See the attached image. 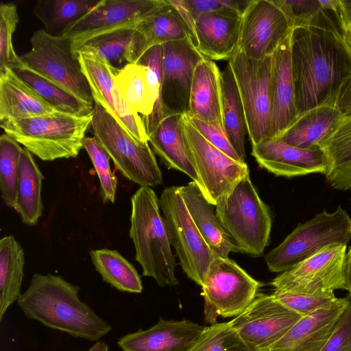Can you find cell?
<instances>
[{
    "mask_svg": "<svg viewBox=\"0 0 351 351\" xmlns=\"http://www.w3.org/2000/svg\"><path fill=\"white\" fill-rule=\"evenodd\" d=\"M222 120L225 132L241 160L245 162V136L248 135L243 106L234 75L228 64L221 71Z\"/></svg>",
    "mask_w": 351,
    "mask_h": 351,
    "instance_id": "32",
    "label": "cell"
},
{
    "mask_svg": "<svg viewBox=\"0 0 351 351\" xmlns=\"http://www.w3.org/2000/svg\"><path fill=\"white\" fill-rule=\"evenodd\" d=\"M272 295L281 304L302 317L331 304L337 298L335 293L310 295L274 291Z\"/></svg>",
    "mask_w": 351,
    "mask_h": 351,
    "instance_id": "45",
    "label": "cell"
},
{
    "mask_svg": "<svg viewBox=\"0 0 351 351\" xmlns=\"http://www.w3.org/2000/svg\"><path fill=\"white\" fill-rule=\"evenodd\" d=\"M135 26L146 38L149 48L181 40H191L194 44L191 34L169 0H162L158 7Z\"/></svg>",
    "mask_w": 351,
    "mask_h": 351,
    "instance_id": "35",
    "label": "cell"
},
{
    "mask_svg": "<svg viewBox=\"0 0 351 351\" xmlns=\"http://www.w3.org/2000/svg\"><path fill=\"white\" fill-rule=\"evenodd\" d=\"M294 27L332 32L344 38L348 25L341 0H276Z\"/></svg>",
    "mask_w": 351,
    "mask_h": 351,
    "instance_id": "27",
    "label": "cell"
},
{
    "mask_svg": "<svg viewBox=\"0 0 351 351\" xmlns=\"http://www.w3.org/2000/svg\"><path fill=\"white\" fill-rule=\"evenodd\" d=\"M221 99V71L214 61L204 57L194 71L186 114L224 130Z\"/></svg>",
    "mask_w": 351,
    "mask_h": 351,
    "instance_id": "25",
    "label": "cell"
},
{
    "mask_svg": "<svg viewBox=\"0 0 351 351\" xmlns=\"http://www.w3.org/2000/svg\"><path fill=\"white\" fill-rule=\"evenodd\" d=\"M101 0H39L33 13L44 25L45 31L53 36H62L78 20Z\"/></svg>",
    "mask_w": 351,
    "mask_h": 351,
    "instance_id": "36",
    "label": "cell"
},
{
    "mask_svg": "<svg viewBox=\"0 0 351 351\" xmlns=\"http://www.w3.org/2000/svg\"><path fill=\"white\" fill-rule=\"evenodd\" d=\"M291 67L298 117L318 106H334L351 74V51L336 34L294 27L290 35Z\"/></svg>",
    "mask_w": 351,
    "mask_h": 351,
    "instance_id": "1",
    "label": "cell"
},
{
    "mask_svg": "<svg viewBox=\"0 0 351 351\" xmlns=\"http://www.w3.org/2000/svg\"><path fill=\"white\" fill-rule=\"evenodd\" d=\"M347 245L326 246L312 256L280 273L271 285L274 291L326 295L346 289L344 265Z\"/></svg>",
    "mask_w": 351,
    "mask_h": 351,
    "instance_id": "13",
    "label": "cell"
},
{
    "mask_svg": "<svg viewBox=\"0 0 351 351\" xmlns=\"http://www.w3.org/2000/svg\"><path fill=\"white\" fill-rule=\"evenodd\" d=\"M302 317L271 294H257L232 326L254 351H267Z\"/></svg>",
    "mask_w": 351,
    "mask_h": 351,
    "instance_id": "15",
    "label": "cell"
},
{
    "mask_svg": "<svg viewBox=\"0 0 351 351\" xmlns=\"http://www.w3.org/2000/svg\"><path fill=\"white\" fill-rule=\"evenodd\" d=\"M91 127L94 137L127 179L140 186L152 187L162 182V172L149 143H140L135 141L96 103Z\"/></svg>",
    "mask_w": 351,
    "mask_h": 351,
    "instance_id": "7",
    "label": "cell"
},
{
    "mask_svg": "<svg viewBox=\"0 0 351 351\" xmlns=\"http://www.w3.org/2000/svg\"><path fill=\"white\" fill-rule=\"evenodd\" d=\"M343 40L351 51V22L348 24L346 28Z\"/></svg>",
    "mask_w": 351,
    "mask_h": 351,
    "instance_id": "54",
    "label": "cell"
},
{
    "mask_svg": "<svg viewBox=\"0 0 351 351\" xmlns=\"http://www.w3.org/2000/svg\"><path fill=\"white\" fill-rule=\"evenodd\" d=\"M159 205L180 265L189 278L202 286L210 262L217 254L191 219L179 186L165 188L159 198Z\"/></svg>",
    "mask_w": 351,
    "mask_h": 351,
    "instance_id": "11",
    "label": "cell"
},
{
    "mask_svg": "<svg viewBox=\"0 0 351 351\" xmlns=\"http://www.w3.org/2000/svg\"><path fill=\"white\" fill-rule=\"evenodd\" d=\"M162 0H101L62 35L69 38L73 53L88 39L121 27L135 25L158 7Z\"/></svg>",
    "mask_w": 351,
    "mask_h": 351,
    "instance_id": "18",
    "label": "cell"
},
{
    "mask_svg": "<svg viewBox=\"0 0 351 351\" xmlns=\"http://www.w3.org/2000/svg\"><path fill=\"white\" fill-rule=\"evenodd\" d=\"M343 117L335 106H318L300 115L276 138L302 149L320 147L321 143L334 132Z\"/></svg>",
    "mask_w": 351,
    "mask_h": 351,
    "instance_id": "29",
    "label": "cell"
},
{
    "mask_svg": "<svg viewBox=\"0 0 351 351\" xmlns=\"http://www.w3.org/2000/svg\"><path fill=\"white\" fill-rule=\"evenodd\" d=\"M170 3L177 10L180 16H181L184 24L189 30L193 37L194 45L196 47L197 41L195 37V19L190 12L186 0H169Z\"/></svg>",
    "mask_w": 351,
    "mask_h": 351,
    "instance_id": "50",
    "label": "cell"
},
{
    "mask_svg": "<svg viewBox=\"0 0 351 351\" xmlns=\"http://www.w3.org/2000/svg\"><path fill=\"white\" fill-rule=\"evenodd\" d=\"M348 24L351 22V0H341Z\"/></svg>",
    "mask_w": 351,
    "mask_h": 351,
    "instance_id": "52",
    "label": "cell"
},
{
    "mask_svg": "<svg viewBox=\"0 0 351 351\" xmlns=\"http://www.w3.org/2000/svg\"><path fill=\"white\" fill-rule=\"evenodd\" d=\"M162 80L161 107L163 118L186 114L195 69L204 58L191 40L171 41L162 44Z\"/></svg>",
    "mask_w": 351,
    "mask_h": 351,
    "instance_id": "16",
    "label": "cell"
},
{
    "mask_svg": "<svg viewBox=\"0 0 351 351\" xmlns=\"http://www.w3.org/2000/svg\"><path fill=\"white\" fill-rule=\"evenodd\" d=\"M43 175L36 165L33 154L23 148L19 165L16 210L22 222L33 226L42 216L43 204L41 188Z\"/></svg>",
    "mask_w": 351,
    "mask_h": 351,
    "instance_id": "33",
    "label": "cell"
},
{
    "mask_svg": "<svg viewBox=\"0 0 351 351\" xmlns=\"http://www.w3.org/2000/svg\"><path fill=\"white\" fill-rule=\"evenodd\" d=\"M84 148L88 153L99 180L103 200L105 202L114 203L117 178L110 169V156L95 137H85Z\"/></svg>",
    "mask_w": 351,
    "mask_h": 351,
    "instance_id": "44",
    "label": "cell"
},
{
    "mask_svg": "<svg viewBox=\"0 0 351 351\" xmlns=\"http://www.w3.org/2000/svg\"><path fill=\"white\" fill-rule=\"evenodd\" d=\"M130 237L135 248V259L143 275L154 278L159 286H175L176 266L159 199L148 186H140L131 199Z\"/></svg>",
    "mask_w": 351,
    "mask_h": 351,
    "instance_id": "3",
    "label": "cell"
},
{
    "mask_svg": "<svg viewBox=\"0 0 351 351\" xmlns=\"http://www.w3.org/2000/svg\"><path fill=\"white\" fill-rule=\"evenodd\" d=\"M250 1L186 0L187 7L195 19L202 14L227 12L241 15Z\"/></svg>",
    "mask_w": 351,
    "mask_h": 351,
    "instance_id": "46",
    "label": "cell"
},
{
    "mask_svg": "<svg viewBox=\"0 0 351 351\" xmlns=\"http://www.w3.org/2000/svg\"><path fill=\"white\" fill-rule=\"evenodd\" d=\"M290 35L271 56V118L269 138H278L298 117L295 101Z\"/></svg>",
    "mask_w": 351,
    "mask_h": 351,
    "instance_id": "22",
    "label": "cell"
},
{
    "mask_svg": "<svg viewBox=\"0 0 351 351\" xmlns=\"http://www.w3.org/2000/svg\"><path fill=\"white\" fill-rule=\"evenodd\" d=\"M19 22L16 5L12 3L0 5V72L24 64L14 51L12 34Z\"/></svg>",
    "mask_w": 351,
    "mask_h": 351,
    "instance_id": "43",
    "label": "cell"
},
{
    "mask_svg": "<svg viewBox=\"0 0 351 351\" xmlns=\"http://www.w3.org/2000/svg\"><path fill=\"white\" fill-rule=\"evenodd\" d=\"M334 106L343 117H351V74L340 86Z\"/></svg>",
    "mask_w": 351,
    "mask_h": 351,
    "instance_id": "49",
    "label": "cell"
},
{
    "mask_svg": "<svg viewBox=\"0 0 351 351\" xmlns=\"http://www.w3.org/2000/svg\"><path fill=\"white\" fill-rule=\"evenodd\" d=\"M79 291L61 276L34 274L17 304L28 319L74 337L98 341L112 326L80 300Z\"/></svg>",
    "mask_w": 351,
    "mask_h": 351,
    "instance_id": "2",
    "label": "cell"
},
{
    "mask_svg": "<svg viewBox=\"0 0 351 351\" xmlns=\"http://www.w3.org/2000/svg\"><path fill=\"white\" fill-rule=\"evenodd\" d=\"M135 25L121 27L95 36L85 41L77 54L99 58L117 70L136 64L149 47L146 38Z\"/></svg>",
    "mask_w": 351,
    "mask_h": 351,
    "instance_id": "24",
    "label": "cell"
},
{
    "mask_svg": "<svg viewBox=\"0 0 351 351\" xmlns=\"http://www.w3.org/2000/svg\"><path fill=\"white\" fill-rule=\"evenodd\" d=\"M57 112L60 111L45 101L12 69L7 68L0 72V120Z\"/></svg>",
    "mask_w": 351,
    "mask_h": 351,
    "instance_id": "28",
    "label": "cell"
},
{
    "mask_svg": "<svg viewBox=\"0 0 351 351\" xmlns=\"http://www.w3.org/2000/svg\"><path fill=\"white\" fill-rule=\"evenodd\" d=\"M215 207L237 251L252 257L262 256L269 241L272 221L270 210L252 184L250 173Z\"/></svg>",
    "mask_w": 351,
    "mask_h": 351,
    "instance_id": "5",
    "label": "cell"
},
{
    "mask_svg": "<svg viewBox=\"0 0 351 351\" xmlns=\"http://www.w3.org/2000/svg\"><path fill=\"white\" fill-rule=\"evenodd\" d=\"M90 256L104 281L121 291L142 292L143 285L136 269L117 250H93Z\"/></svg>",
    "mask_w": 351,
    "mask_h": 351,
    "instance_id": "38",
    "label": "cell"
},
{
    "mask_svg": "<svg viewBox=\"0 0 351 351\" xmlns=\"http://www.w3.org/2000/svg\"><path fill=\"white\" fill-rule=\"evenodd\" d=\"M349 302L348 296L337 298L331 304L302 317L267 351H320Z\"/></svg>",
    "mask_w": 351,
    "mask_h": 351,
    "instance_id": "20",
    "label": "cell"
},
{
    "mask_svg": "<svg viewBox=\"0 0 351 351\" xmlns=\"http://www.w3.org/2000/svg\"><path fill=\"white\" fill-rule=\"evenodd\" d=\"M187 116V115H186ZM188 117V116H187ZM190 122L195 129L214 147L238 162L241 160L234 148L229 141L225 130L215 127L197 119L189 117Z\"/></svg>",
    "mask_w": 351,
    "mask_h": 351,
    "instance_id": "47",
    "label": "cell"
},
{
    "mask_svg": "<svg viewBox=\"0 0 351 351\" xmlns=\"http://www.w3.org/2000/svg\"><path fill=\"white\" fill-rule=\"evenodd\" d=\"M179 190L191 219L212 251L225 258L232 252H238L217 217L215 206L208 202L197 184L191 181L179 186Z\"/></svg>",
    "mask_w": 351,
    "mask_h": 351,
    "instance_id": "26",
    "label": "cell"
},
{
    "mask_svg": "<svg viewBox=\"0 0 351 351\" xmlns=\"http://www.w3.org/2000/svg\"><path fill=\"white\" fill-rule=\"evenodd\" d=\"M344 276L346 290L348 292V297L351 300V247L347 252L345 265Z\"/></svg>",
    "mask_w": 351,
    "mask_h": 351,
    "instance_id": "51",
    "label": "cell"
},
{
    "mask_svg": "<svg viewBox=\"0 0 351 351\" xmlns=\"http://www.w3.org/2000/svg\"><path fill=\"white\" fill-rule=\"evenodd\" d=\"M30 44V50L20 56L26 66L59 84L82 101L94 106L90 85L69 38L53 36L40 29L32 34Z\"/></svg>",
    "mask_w": 351,
    "mask_h": 351,
    "instance_id": "9",
    "label": "cell"
},
{
    "mask_svg": "<svg viewBox=\"0 0 351 351\" xmlns=\"http://www.w3.org/2000/svg\"><path fill=\"white\" fill-rule=\"evenodd\" d=\"M114 84L129 108L142 119L153 111L154 100L148 81L146 66L130 64L119 70Z\"/></svg>",
    "mask_w": 351,
    "mask_h": 351,
    "instance_id": "39",
    "label": "cell"
},
{
    "mask_svg": "<svg viewBox=\"0 0 351 351\" xmlns=\"http://www.w3.org/2000/svg\"><path fill=\"white\" fill-rule=\"evenodd\" d=\"M87 351H108V346L104 341H97Z\"/></svg>",
    "mask_w": 351,
    "mask_h": 351,
    "instance_id": "53",
    "label": "cell"
},
{
    "mask_svg": "<svg viewBox=\"0 0 351 351\" xmlns=\"http://www.w3.org/2000/svg\"><path fill=\"white\" fill-rule=\"evenodd\" d=\"M243 106L252 145L269 138L271 56L262 60L238 51L229 60Z\"/></svg>",
    "mask_w": 351,
    "mask_h": 351,
    "instance_id": "12",
    "label": "cell"
},
{
    "mask_svg": "<svg viewBox=\"0 0 351 351\" xmlns=\"http://www.w3.org/2000/svg\"><path fill=\"white\" fill-rule=\"evenodd\" d=\"M204 328L190 320L160 318L147 330L123 335L117 344L123 351H189Z\"/></svg>",
    "mask_w": 351,
    "mask_h": 351,
    "instance_id": "21",
    "label": "cell"
},
{
    "mask_svg": "<svg viewBox=\"0 0 351 351\" xmlns=\"http://www.w3.org/2000/svg\"><path fill=\"white\" fill-rule=\"evenodd\" d=\"M241 15L202 14L195 19L196 48L210 60H231L238 51Z\"/></svg>",
    "mask_w": 351,
    "mask_h": 351,
    "instance_id": "23",
    "label": "cell"
},
{
    "mask_svg": "<svg viewBox=\"0 0 351 351\" xmlns=\"http://www.w3.org/2000/svg\"><path fill=\"white\" fill-rule=\"evenodd\" d=\"M23 148L6 134L0 136V190L6 206L16 209L20 159Z\"/></svg>",
    "mask_w": 351,
    "mask_h": 351,
    "instance_id": "40",
    "label": "cell"
},
{
    "mask_svg": "<svg viewBox=\"0 0 351 351\" xmlns=\"http://www.w3.org/2000/svg\"><path fill=\"white\" fill-rule=\"evenodd\" d=\"M78 56L95 103L102 106L135 141L149 143L141 116L129 108L115 86L114 77L119 70L99 58L82 53Z\"/></svg>",
    "mask_w": 351,
    "mask_h": 351,
    "instance_id": "17",
    "label": "cell"
},
{
    "mask_svg": "<svg viewBox=\"0 0 351 351\" xmlns=\"http://www.w3.org/2000/svg\"><path fill=\"white\" fill-rule=\"evenodd\" d=\"M12 70L57 110L77 116L93 114L94 106L82 101L59 84L32 70L25 64Z\"/></svg>",
    "mask_w": 351,
    "mask_h": 351,
    "instance_id": "37",
    "label": "cell"
},
{
    "mask_svg": "<svg viewBox=\"0 0 351 351\" xmlns=\"http://www.w3.org/2000/svg\"><path fill=\"white\" fill-rule=\"evenodd\" d=\"M261 286L229 257L215 255L201 286L204 320L213 324L219 316H238L253 302Z\"/></svg>",
    "mask_w": 351,
    "mask_h": 351,
    "instance_id": "8",
    "label": "cell"
},
{
    "mask_svg": "<svg viewBox=\"0 0 351 351\" xmlns=\"http://www.w3.org/2000/svg\"><path fill=\"white\" fill-rule=\"evenodd\" d=\"M25 264L24 252L14 236L0 241V321L20 298Z\"/></svg>",
    "mask_w": 351,
    "mask_h": 351,
    "instance_id": "34",
    "label": "cell"
},
{
    "mask_svg": "<svg viewBox=\"0 0 351 351\" xmlns=\"http://www.w3.org/2000/svg\"><path fill=\"white\" fill-rule=\"evenodd\" d=\"M137 64L145 66L147 69L148 81L154 100L152 112L143 119L149 138L163 119L160 101L162 80V45L149 47L141 57Z\"/></svg>",
    "mask_w": 351,
    "mask_h": 351,
    "instance_id": "41",
    "label": "cell"
},
{
    "mask_svg": "<svg viewBox=\"0 0 351 351\" xmlns=\"http://www.w3.org/2000/svg\"><path fill=\"white\" fill-rule=\"evenodd\" d=\"M182 125L185 143L197 178L195 183L208 202L215 206L250 173L248 166L211 145L186 114L182 117Z\"/></svg>",
    "mask_w": 351,
    "mask_h": 351,
    "instance_id": "10",
    "label": "cell"
},
{
    "mask_svg": "<svg viewBox=\"0 0 351 351\" xmlns=\"http://www.w3.org/2000/svg\"><path fill=\"white\" fill-rule=\"evenodd\" d=\"M293 28L276 0L250 1L241 17L238 51L254 60L271 56Z\"/></svg>",
    "mask_w": 351,
    "mask_h": 351,
    "instance_id": "14",
    "label": "cell"
},
{
    "mask_svg": "<svg viewBox=\"0 0 351 351\" xmlns=\"http://www.w3.org/2000/svg\"><path fill=\"white\" fill-rule=\"evenodd\" d=\"M319 147L328 160L324 174L328 183L335 189L351 190V117H343Z\"/></svg>",
    "mask_w": 351,
    "mask_h": 351,
    "instance_id": "31",
    "label": "cell"
},
{
    "mask_svg": "<svg viewBox=\"0 0 351 351\" xmlns=\"http://www.w3.org/2000/svg\"><path fill=\"white\" fill-rule=\"evenodd\" d=\"M351 240V217L338 206L332 213L324 210L299 223L278 246L265 256L271 272H284L326 246L346 245Z\"/></svg>",
    "mask_w": 351,
    "mask_h": 351,
    "instance_id": "6",
    "label": "cell"
},
{
    "mask_svg": "<svg viewBox=\"0 0 351 351\" xmlns=\"http://www.w3.org/2000/svg\"><path fill=\"white\" fill-rule=\"evenodd\" d=\"M252 155L259 165L277 176L325 174L328 167L326 156L321 147L302 149L276 138L253 145Z\"/></svg>",
    "mask_w": 351,
    "mask_h": 351,
    "instance_id": "19",
    "label": "cell"
},
{
    "mask_svg": "<svg viewBox=\"0 0 351 351\" xmlns=\"http://www.w3.org/2000/svg\"><path fill=\"white\" fill-rule=\"evenodd\" d=\"M93 114L57 112L29 118L0 120L5 134L44 161L75 158L84 147Z\"/></svg>",
    "mask_w": 351,
    "mask_h": 351,
    "instance_id": "4",
    "label": "cell"
},
{
    "mask_svg": "<svg viewBox=\"0 0 351 351\" xmlns=\"http://www.w3.org/2000/svg\"><path fill=\"white\" fill-rule=\"evenodd\" d=\"M182 117L175 114L164 117L149 136V143L168 168L179 171L197 182V175L183 135Z\"/></svg>",
    "mask_w": 351,
    "mask_h": 351,
    "instance_id": "30",
    "label": "cell"
},
{
    "mask_svg": "<svg viewBox=\"0 0 351 351\" xmlns=\"http://www.w3.org/2000/svg\"><path fill=\"white\" fill-rule=\"evenodd\" d=\"M320 351H351V300Z\"/></svg>",
    "mask_w": 351,
    "mask_h": 351,
    "instance_id": "48",
    "label": "cell"
},
{
    "mask_svg": "<svg viewBox=\"0 0 351 351\" xmlns=\"http://www.w3.org/2000/svg\"><path fill=\"white\" fill-rule=\"evenodd\" d=\"M189 351H254L230 322L204 327Z\"/></svg>",
    "mask_w": 351,
    "mask_h": 351,
    "instance_id": "42",
    "label": "cell"
}]
</instances>
